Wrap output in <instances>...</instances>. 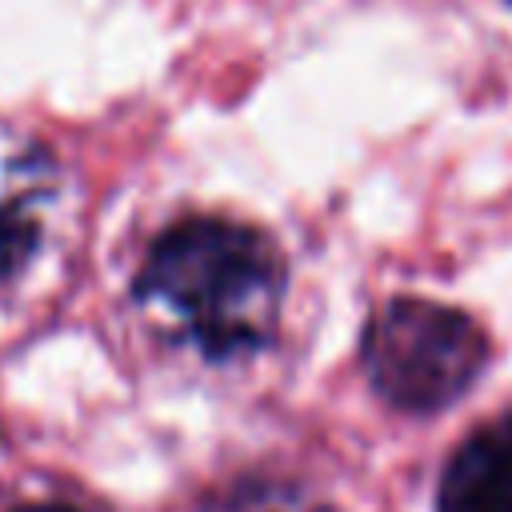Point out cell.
<instances>
[{"instance_id": "cell-1", "label": "cell", "mask_w": 512, "mask_h": 512, "mask_svg": "<svg viewBox=\"0 0 512 512\" xmlns=\"http://www.w3.org/2000/svg\"><path fill=\"white\" fill-rule=\"evenodd\" d=\"M140 304L208 360L260 352L280 320V248L248 224L196 216L172 224L136 276Z\"/></svg>"}, {"instance_id": "cell-2", "label": "cell", "mask_w": 512, "mask_h": 512, "mask_svg": "<svg viewBox=\"0 0 512 512\" xmlns=\"http://www.w3.org/2000/svg\"><path fill=\"white\" fill-rule=\"evenodd\" d=\"M364 368L392 408L432 416L456 404L488 368V336L460 308L400 296L368 320Z\"/></svg>"}, {"instance_id": "cell-3", "label": "cell", "mask_w": 512, "mask_h": 512, "mask_svg": "<svg viewBox=\"0 0 512 512\" xmlns=\"http://www.w3.org/2000/svg\"><path fill=\"white\" fill-rule=\"evenodd\" d=\"M56 184L60 172L52 152L40 140L0 124V284L24 272L36 256Z\"/></svg>"}, {"instance_id": "cell-4", "label": "cell", "mask_w": 512, "mask_h": 512, "mask_svg": "<svg viewBox=\"0 0 512 512\" xmlns=\"http://www.w3.org/2000/svg\"><path fill=\"white\" fill-rule=\"evenodd\" d=\"M436 512H512V412L476 428L444 464Z\"/></svg>"}, {"instance_id": "cell-5", "label": "cell", "mask_w": 512, "mask_h": 512, "mask_svg": "<svg viewBox=\"0 0 512 512\" xmlns=\"http://www.w3.org/2000/svg\"><path fill=\"white\" fill-rule=\"evenodd\" d=\"M12 512H76L68 504H24V508H12Z\"/></svg>"}, {"instance_id": "cell-6", "label": "cell", "mask_w": 512, "mask_h": 512, "mask_svg": "<svg viewBox=\"0 0 512 512\" xmlns=\"http://www.w3.org/2000/svg\"><path fill=\"white\" fill-rule=\"evenodd\" d=\"M288 512H292V508H288ZM304 512H324V508H304Z\"/></svg>"}, {"instance_id": "cell-7", "label": "cell", "mask_w": 512, "mask_h": 512, "mask_svg": "<svg viewBox=\"0 0 512 512\" xmlns=\"http://www.w3.org/2000/svg\"><path fill=\"white\" fill-rule=\"evenodd\" d=\"M508 4H512V0H508Z\"/></svg>"}]
</instances>
